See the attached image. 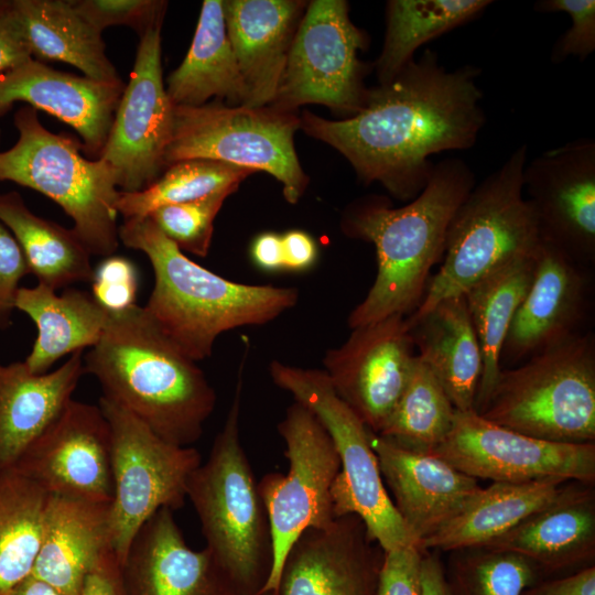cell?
Masks as SVG:
<instances>
[{
    "instance_id": "cell-44",
    "label": "cell",
    "mask_w": 595,
    "mask_h": 595,
    "mask_svg": "<svg viewBox=\"0 0 595 595\" xmlns=\"http://www.w3.org/2000/svg\"><path fill=\"white\" fill-rule=\"evenodd\" d=\"M425 551L419 544L383 551L376 595H421V562Z\"/></svg>"
},
{
    "instance_id": "cell-9",
    "label": "cell",
    "mask_w": 595,
    "mask_h": 595,
    "mask_svg": "<svg viewBox=\"0 0 595 595\" xmlns=\"http://www.w3.org/2000/svg\"><path fill=\"white\" fill-rule=\"evenodd\" d=\"M269 372L274 385L317 418L335 445L340 463L331 491L335 516H358L383 551L421 545L386 489L371 431L337 396L325 371L272 360Z\"/></svg>"
},
{
    "instance_id": "cell-48",
    "label": "cell",
    "mask_w": 595,
    "mask_h": 595,
    "mask_svg": "<svg viewBox=\"0 0 595 595\" xmlns=\"http://www.w3.org/2000/svg\"><path fill=\"white\" fill-rule=\"evenodd\" d=\"M79 595H126L121 566L113 551H109L90 572Z\"/></svg>"
},
{
    "instance_id": "cell-43",
    "label": "cell",
    "mask_w": 595,
    "mask_h": 595,
    "mask_svg": "<svg viewBox=\"0 0 595 595\" xmlns=\"http://www.w3.org/2000/svg\"><path fill=\"white\" fill-rule=\"evenodd\" d=\"M138 288L137 269L125 257H106L94 269L91 295L109 313L122 312L137 305Z\"/></svg>"
},
{
    "instance_id": "cell-7",
    "label": "cell",
    "mask_w": 595,
    "mask_h": 595,
    "mask_svg": "<svg viewBox=\"0 0 595 595\" xmlns=\"http://www.w3.org/2000/svg\"><path fill=\"white\" fill-rule=\"evenodd\" d=\"M19 137L0 152V181L30 187L54 201L73 220V230L90 255L109 257L118 249L115 170L80 151L82 142L47 130L37 110L24 105L13 117Z\"/></svg>"
},
{
    "instance_id": "cell-41",
    "label": "cell",
    "mask_w": 595,
    "mask_h": 595,
    "mask_svg": "<svg viewBox=\"0 0 595 595\" xmlns=\"http://www.w3.org/2000/svg\"><path fill=\"white\" fill-rule=\"evenodd\" d=\"M77 11L99 32L123 25L142 36L162 25L166 2L156 0H72Z\"/></svg>"
},
{
    "instance_id": "cell-54",
    "label": "cell",
    "mask_w": 595,
    "mask_h": 595,
    "mask_svg": "<svg viewBox=\"0 0 595 595\" xmlns=\"http://www.w3.org/2000/svg\"><path fill=\"white\" fill-rule=\"evenodd\" d=\"M0 138H1V131H0Z\"/></svg>"
},
{
    "instance_id": "cell-27",
    "label": "cell",
    "mask_w": 595,
    "mask_h": 595,
    "mask_svg": "<svg viewBox=\"0 0 595 595\" xmlns=\"http://www.w3.org/2000/svg\"><path fill=\"white\" fill-rule=\"evenodd\" d=\"M84 374V350L41 375L31 372L24 361L0 363V470L12 468L56 420Z\"/></svg>"
},
{
    "instance_id": "cell-40",
    "label": "cell",
    "mask_w": 595,
    "mask_h": 595,
    "mask_svg": "<svg viewBox=\"0 0 595 595\" xmlns=\"http://www.w3.org/2000/svg\"><path fill=\"white\" fill-rule=\"evenodd\" d=\"M236 191L228 188L196 201L162 206L148 217L178 249L206 257L216 215L226 198Z\"/></svg>"
},
{
    "instance_id": "cell-46",
    "label": "cell",
    "mask_w": 595,
    "mask_h": 595,
    "mask_svg": "<svg viewBox=\"0 0 595 595\" xmlns=\"http://www.w3.org/2000/svg\"><path fill=\"white\" fill-rule=\"evenodd\" d=\"M33 58L13 0H0V73Z\"/></svg>"
},
{
    "instance_id": "cell-21",
    "label": "cell",
    "mask_w": 595,
    "mask_h": 595,
    "mask_svg": "<svg viewBox=\"0 0 595 595\" xmlns=\"http://www.w3.org/2000/svg\"><path fill=\"white\" fill-rule=\"evenodd\" d=\"M126 84L56 71L35 58L0 73V117L15 102L43 110L72 127L82 150L98 159Z\"/></svg>"
},
{
    "instance_id": "cell-32",
    "label": "cell",
    "mask_w": 595,
    "mask_h": 595,
    "mask_svg": "<svg viewBox=\"0 0 595 595\" xmlns=\"http://www.w3.org/2000/svg\"><path fill=\"white\" fill-rule=\"evenodd\" d=\"M566 482L549 477L493 483L482 488L461 512L421 545L426 551L445 552L482 548L551 502Z\"/></svg>"
},
{
    "instance_id": "cell-26",
    "label": "cell",
    "mask_w": 595,
    "mask_h": 595,
    "mask_svg": "<svg viewBox=\"0 0 595 595\" xmlns=\"http://www.w3.org/2000/svg\"><path fill=\"white\" fill-rule=\"evenodd\" d=\"M110 502L51 495L32 575L64 595H79L87 576L112 551Z\"/></svg>"
},
{
    "instance_id": "cell-12",
    "label": "cell",
    "mask_w": 595,
    "mask_h": 595,
    "mask_svg": "<svg viewBox=\"0 0 595 595\" xmlns=\"http://www.w3.org/2000/svg\"><path fill=\"white\" fill-rule=\"evenodd\" d=\"M285 444L286 474L268 473L258 483L272 538V564L259 593L277 594L284 559L309 528L336 518L332 486L340 469L335 445L317 418L294 401L278 424Z\"/></svg>"
},
{
    "instance_id": "cell-19",
    "label": "cell",
    "mask_w": 595,
    "mask_h": 595,
    "mask_svg": "<svg viewBox=\"0 0 595 595\" xmlns=\"http://www.w3.org/2000/svg\"><path fill=\"white\" fill-rule=\"evenodd\" d=\"M383 550L356 515L309 528L290 548L277 595H376Z\"/></svg>"
},
{
    "instance_id": "cell-23",
    "label": "cell",
    "mask_w": 595,
    "mask_h": 595,
    "mask_svg": "<svg viewBox=\"0 0 595 595\" xmlns=\"http://www.w3.org/2000/svg\"><path fill=\"white\" fill-rule=\"evenodd\" d=\"M370 442L391 500L420 544L482 490L477 479L433 453L402 447L374 432Z\"/></svg>"
},
{
    "instance_id": "cell-45",
    "label": "cell",
    "mask_w": 595,
    "mask_h": 595,
    "mask_svg": "<svg viewBox=\"0 0 595 595\" xmlns=\"http://www.w3.org/2000/svg\"><path fill=\"white\" fill-rule=\"evenodd\" d=\"M30 273L17 239L0 221V328H7L15 310V295L23 277Z\"/></svg>"
},
{
    "instance_id": "cell-34",
    "label": "cell",
    "mask_w": 595,
    "mask_h": 595,
    "mask_svg": "<svg viewBox=\"0 0 595 595\" xmlns=\"http://www.w3.org/2000/svg\"><path fill=\"white\" fill-rule=\"evenodd\" d=\"M0 221L17 239L39 283L57 290L91 281V255L76 232L35 215L18 192L0 194Z\"/></svg>"
},
{
    "instance_id": "cell-14",
    "label": "cell",
    "mask_w": 595,
    "mask_h": 595,
    "mask_svg": "<svg viewBox=\"0 0 595 595\" xmlns=\"http://www.w3.org/2000/svg\"><path fill=\"white\" fill-rule=\"evenodd\" d=\"M464 474L493 483L555 477L595 484V442L556 443L524 435L455 410L452 428L432 452Z\"/></svg>"
},
{
    "instance_id": "cell-5",
    "label": "cell",
    "mask_w": 595,
    "mask_h": 595,
    "mask_svg": "<svg viewBox=\"0 0 595 595\" xmlns=\"http://www.w3.org/2000/svg\"><path fill=\"white\" fill-rule=\"evenodd\" d=\"M242 363L234 399L207 459L193 472L186 496L206 547L241 595L260 592L272 564L268 516L240 442Z\"/></svg>"
},
{
    "instance_id": "cell-15",
    "label": "cell",
    "mask_w": 595,
    "mask_h": 595,
    "mask_svg": "<svg viewBox=\"0 0 595 595\" xmlns=\"http://www.w3.org/2000/svg\"><path fill=\"white\" fill-rule=\"evenodd\" d=\"M161 26L140 36L129 82L98 158L115 170L122 192L148 187L165 167L175 106L163 84Z\"/></svg>"
},
{
    "instance_id": "cell-47",
    "label": "cell",
    "mask_w": 595,
    "mask_h": 595,
    "mask_svg": "<svg viewBox=\"0 0 595 595\" xmlns=\"http://www.w3.org/2000/svg\"><path fill=\"white\" fill-rule=\"evenodd\" d=\"M521 595H595V564L526 587Z\"/></svg>"
},
{
    "instance_id": "cell-8",
    "label": "cell",
    "mask_w": 595,
    "mask_h": 595,
    "mask_svg": "<svg viewBox=\"0 0 595 595\" xmlns=\"http://www.w3.org/2000/svg\"><path fill=\"white\" fill-rule=\"evenodd\" d=\"M479 414L556 443L595 442V338L587 332L501 369Z\"/></svg>"
},
{
    "instance_id": "cell-39",
    "label": "cell",
    "mask_w": 595,
    "mask_h": 595,
    "mask_svg": "<svg viewBox=\"0 0 595 595\" xmlns=\"http://www.w3.org/2000/svg\"><path fill=\"white\" fill-rule=\"evenodd\" d=\"M447 582L454 595H521L540 574L523 556L470 548L450 552Z\"/></svg>"
},
{
    "instance_id": "cell-50",
    "label": "cell",
    "mask_w": 595,
    "mask_h": 595,
    "mask_svg": "<svg viewBox=\"0 0 595 595\" xmlns=\"http://www.w3.org/2000/svg\"><path fill=\"white\" fill-rule=\"evenodd\" d=\"M251 256L253 262L262 270L278 271L283 267L282 237L275 232H263L252 242Z\"/></svg>"
},
{
    "instance_id": "cell-30",
    "label": "cell",
    "mask_w": 595,
    "mask_h": 595,
    "mask_svg": "<svg viewBox=\"0 0 595 595\" xmlns=\"http://www.w3.org/2000/svg\"><path fill=\"white\" fill-rule=\"evenodd\" d=\"M174 106L198 107L212 97L229 106L245 105L247 88L234 54L221 0H205L190 50L167 77Z\"/></svg>"
},
{
    "instance_id": "cell-53",
    "label": "cell",
    "mask_w": 595,
    "mask_h": 595,
    "mask_svg": "<svg viewBox=\"0 0 595 595\" xmlns=\"http://www.w3.org/2000/svg\"><path fill=\"white\" fill-rule=\"evenodd\" d=\"M256 595H277V594L273 592H264V593H258Z\"/></svg>"
},
{
    "instance_id": "cell-33",
    "label": "cell",
    "mask_w": 595,
    "mask_h": 595,
    "mask_svg": "<svg viewBox=\"0 0 595 595\" xmlns=\"http://www.w3.org/2000/svg\"><path fill=\"white\" fill-rule=\"evenodd\" d=\"M536 255L487 275L463 295L482 353L475 411L482 412L501 371L500 354L512 317L532 282Z\"/></svg>"
},
{
    "instance_id": "cell-24",
    "label": "cell",
    "mask_w": 595,
    "mask_h": 595,
    "mask_svg": "<svg viewBox=\"0 0 595 595\" xmlns=\"http://www.w3.org/2000/svg\"><path fill=\"white\" fill-rule=\"evenodd\" d=\"M594 485L569 480L556 497L484 549L526 558L540 575H558L595 561Z\"/></svg>"
},
{
    "instance_id": "cell-51",
    "label": "cell",
    "mask_w": 595,
    "mask_h": 595,
    "mask_svg": "<svg viewBox=\"0 0 595 595\" xmlns=\"http://www.w3.org/2000/svg\"><path fill=\"white\" fill-rule=\"evenodd\" d=\"M421 595H454L440 556L425 551L421 562Z\"/></svg>"
},
{
    "instance_id": "cell-29",
    "label": "cell",
    "mask_w": 595,
    "mask_h": 595,
    "mask_svg": "<svg viewBox=\"0 0 595 595\" xmlns=\"http://www.w3.org/2000/svg\"><path fill=\"white\" fill-rule=\"evenodd\" d=\"M14 306L36 326L37 335L24 364L37 375L47 372L62 357L95 346L110 314L86 291L68 289L57 294L42 283L20 286Z\"/></svg>"
},
{
    "instance_id": "cell-2",
    "label": "cell",
    "mask_w": 595,
    "mask_h": 595,
    "mask_svg": "<svg viewBox=\"0 0 595 595\" xmlns=\"http://www.w3.org/2000/svg\"><path fill=\"white\" fill-rule=\"evenodd\" d=\"M84 367L100 383L102 397L175 445L197 442L216 405L203 370L144 306L110 313L100 339L84 356Z\"/></svg>"
},
{
    "instance_id": "cell-31",
    "label": "cell",
    "mask_w": 595,
    "mask_h": 595,
    "mask_svg": "<svg viewBox=\"0 0 595 595\" xmlns=\"http://www.w3.org/2000/svg\"><path fill=\"white\" fill-rule=\"evenodd\" d=\"M13 4L33 58L67 63L98 82L122 80L106 54L101 32L72 0H13Z\"/></svg>"
},
{
    "instance_id": "cell-20",
    "label": "cell",
    "mask_w": 595,
    "mask_h": 595,
    "mask_svg": "<svg viewBox=\"0 0 595 595\" xmlns=\"http://www.w3.org/2000/svg\"><path fill=\"white\" fill-rule=\"evenodd\" d=\"M587 270L541 240L533 279L510 323L500 365L527 360L582 334L589 298Z\"/></svg>"
},
{
    "instance_id": "cell-35",
    "label": "cell",
    "mask_w": 595,
    "mask_h": 595,
    "mask_svg": "<svg viewBox=\"0 0 595 595\" xmlns=\"http://www.w3.org/2000/svg\"><path fill=\"white\" fill-rule=\"evenodd\" d=\"M490 0H390L382 51L376 61L380 85L390 83L424 43L470 21Z\"/></svg>"
},
{
    "instance_id": "cell-4",
    "label": "cell",
    "mask_w": 595,
    "mask_h": 595,
    "mask_svg": "<svg viewBox=\"0 0 595 595\" xmlns=\"http://www.w3.org/2000/svg\"><path fill=\"white\" fill-rule=\"evenodd\" d=\"M118 236L152 266L149 315L196 363L212 355L220 334L267 324L299 301L296 288L238 283L195 263L149 217L123 220Z\"/></svg>"
},
{
    "instance_id": "cell-13",
    "label": "cell",
    "mask_w": 595,
    "mask_h": 595,
    "mask_svg": "<svg viewBox=\"0 0 595 595\" xmlns=\"http://www.w3.org/2000/svg\"><path fill=\"white\" fill-rule=\"evenodd\" d=\"M367 39L349 19L344 0H314L294 34L274 108L294 111L304 104H321L354 116L367 93L357 53Z\"/></svg>"
},
{
    "instance_id": "cell-37",
    "label": "cell",
    "mask_w": 595,
    "mask_h": 595,
    "mask_svg": "<svg viewBox=\"0 0 595 595\" xmlns=\"http://www.w3.org/2000/svg\"><path fill=\"white\" fill-rule=\"evenodd\" d=\"M455 408L433 372L416 357L407 386L378 435L432 453L447 436Z\"/></svg>"
},
{
    "instance_id": "cell-18",
    "label": "cell",
    "mask_w": 595,
    "mask_h": 595,
    "mask_svg": "<svg viewBox=\"0 0 595 595\" xmlns=\"http://www.w3.org/2000/svg\"><path fill=\"white\" fill-rule=\"evenodd\" d=\"M12 468L51 495L110 502L111 434L100 408L72 399Z\"/></svg>"
},
{
    "instance_id": "cell-10",
    "label": "cell",
    "mask_w": 595,
    "mask_h": 595,
    "mask_svg": "<svg viewBox=\"0 0 595 595\" xmlns=\"http://www.w3.org/2000/svg\"><path fill=\"white\" fill-rule=\"evenodd\" d=\"M300 127L293 111L272 106H225L219 100L198 107L175 106L165 167L206 159L264 171L282 183L285 199L295 204L309 183L293 143Z\"/></svg>"
},
{
    "instance_id": "cell-42",
    "label": "cell",
    "mask_w": 595,
    "mask_h": 595,
    "mask_svg": "<svg viewBox=\"0 0 595 595\" xmlns=\"http://www.w3.org/2000/svg\"><path fill=\"white\" fill-rule=\"evenodd\" d=\"M540 12H565L572 24L555 42L551 60L560 63L567 56L581 61L595 51V1L594 0H542L534 4Z\"/></svg>"
},
{
    "instance_id": "cell-25",
    "label": "cell",
    "mask_w": 595,
    "mask_h": 595,
    "mask_svg": "<svg viewBox=\"0 0 595 595\" xmlns=\"http://www.w3.org/2000/svg\"><path fill=\"white\" fill-rule=\"evenodd\" d=\"M227 34L247 88L244 106H270L277 95L305 3L223 1Z\"/></svg>"
},
{
    "instance_id": "cell-17",
    "label": "cell",
    "mask_w": 595,
    "mask_h": 595,
    "mask_svg": "<svg viewBox=\"0 0 595 595\" xmlns=\"http://www.w3.org/2000/svg\"><path fill=\"white\" fill-rule=\"evenodd\" d=\"M413 349L407 316L396 314L351 328L346 342L323 358L337 396L376 434L407 386Z\"/></svg>"
},
{
    "instance_id": "cell-1",
    "label": "cell",
    "mask_w": 595,
    "mask_h": 595,
    "mask_svg": "<svg viewBox=\"0 0 595 595\" xmlns=\"http://www.w3.org/2000/svg\"><path fill=\"white\" fill-rule=\"evenodd\" d=\"M479 75L472 65L450 72L426 50L390 83L368 90L358 113L328 120L305 111L301 128L339 151L363 182L412 201L434 166L429 156L476 143L486 122Z\"/></svg>"
},
{
    "instance_id": "cell-6",
    "label": "cell",
    "mask_w": 595,
    "mask_h": 595,
    "mask_svg": "<svg viewBox=\"0 0 595 595\" xmlns=\"http://www.w3.org/2000/svg\"><path fill=\"white\" fill-rule=\"evenodd\" d=\"M528 147L519 145L502 165L475 184L456 209L446 234L444 259L407 322L520 258L541 242L537 220L523 192Z\"/></svg>"
},
{
    "instance_id": "cell-49",
    "label": "cell",
    "mask_w": 595,
    "mask_h": 595,
    "mask_svg": "<svg viewBox=\"0 0 595 595\" xmlns=\"http://www.w3.org/2000/svg\"><path fill=\"white\" fill-rule=\"evenodd\" d=\"M281 237L284 269L304 271L315 263L317 247L314 239L307 232L290 230Z\"/></svg>"
},
{
    "instance_id": "cell-22",
    "label": "cell",
    "mask_w": 595,
    "mask_h": 595,
    "mask_svg": "<svg viewBox=\"0 0 595 595\" xmlns=\"http://www.w3.org/2000/svg\"><path fill=\"white\" fill-rule=\"evenodd\" d=\"M121 576L126 595H241L207 548L187 545L169 508L134 536Z\"/></svg>"
},
{
    "instance_id": "cell-38",
    "label": "cell",
    "mask_w": 595,
    "mask_h": 595,
    "mask_svg": "<svg viewBox=\"0 0 595 595\" xmlns=\"http://www.w3.org/2000/svg\"><path fill=\"white\" fill-rule=\"evenodd\" d=\"M253 170L206 159L175 162L148 187L138 192L120 191L117 213L126 219L144 218L166 205L196 201L214 193L238 188Z\"/></svg>"
},
{
    "instance_id": "cell-3",
    "label": "cell",
    "mask_w": 595,
    "mask_h": 595,
    "mask_svg": "<svg viewBox=\"0 0 595 595\" xmlns=\"http://www.w3.org/2000/svg\"><path fill=\"white\" fill-rule=\"evenodd\" d=\"M475 184L469 165L448 158L434 164L424 188L407 205L393 208L369 197L349 208L344 231L371 242L377 256L375 281L350 312V328L416 310L430 271L444 255L450 223Z\"/></svg>"
},
{
    "instance_id": "cell-28",
    "label": "cell",
    "mask_w": 595,
    "mask_h": 595,
    "mask_svg": "<svg viewBox=\"0 0 595 595\" xmlns=\"http://www.w3.org/2000/svg\"><path fill=\"white\" fill-rule=\"evenodd\" d=\"M407 325L416 357L433 372L455 410H475L482 353L464 295L441 301Z\"/></svg>"
},
{
    "instance_id": "cell-52",
    "label": "cell",
    "mask_w": 595,
    "mask_h": 595,
    "mask_svg": "<svg viewBox=\"0 0 595 595\" xmlns=\"http://www.w3.org/2000/svg\"><path fill=\"white\" fill-rule=\"evenodd\" d=\"M3 595H64L32 574L10 588Z\"/></svg>"
},
{
    "instance_id": "cell-11",
    "label": "cell",
    "mask_w": 595,
    "mask_h": 595,
    "mask_svg": "<svg viewBox=\"0 0 595 595\" xmlns=\"http://www.w3.org/2000/svg\"><path fill=\"white\" fill-rule=\"evenodd\" d=\"M98 407L111 434L112 498L109 508L111 549L123 564L141 527L160 509H180L187 484L202 463L198 451L166 442L113 401Z\"/></svg>"
},
{
    "instance_id": "cell-36",
    "label": "cell",
    "mask_w": 595,
    "mask_h": 595,
    "mask_svg": "<svg viewBox=\"0 0 595 595\" xmlns=\"http://www.w3.org/2000/svg\"><path fill=\"white\" fill-rule=\"evenodd\" d=\"M50 494L13 468L0 470V595L32 574Z\"/></svg>"
},
{
    "instance_id": "cell-16",
    "label": "cell",
    "mask_w": 595,
    "mask_h": 595,
    "mask_svg": "<svg viewBox=\"0 0 595 595\" xmlns=\"http://www.w3.org/2000/svg\"><path fill=\"white\" fill-rule=\"evenodd\" d=\"M523 192L541 240L578 264L595 262V141L578 138L527 163Z\"/></svg>"
}]
</instances>
